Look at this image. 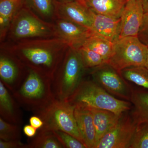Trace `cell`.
<instances>
[{
	"label": "cell",
	"mask_w": 148,
	"mask_h": 148,
	"mask_svg": "<svg viewBox=\"0 0 148 148\" xmlns=\"http://www.w3.org/2000/svg\"><path fill=\"white\" fill-rule=\"evenodd\" d=\"M1 50L14 56L27 69L51 80L70 47L58 38L24 40L2 45Z\"/></svg>",
	"instance_id": "obj_1"
},
{
	"label": "cell",
	"mask_w": 148,
	"mask_h": 148,
	"mask_svg": "<svg viewBox=\"0 0 148 148\" xmlns=\"http://www.w3.org/2000/svg\"><path fill=\"white\" fill-rule=\"evenodd\" d=\"M12 94L20 107L34 113L56 99L51 79L30 69L21 85Z\"/></svg>",
	"instance_id": "obj_2"
},
{
	"label": "cell",
	"mask_w": 148,
	"mask_h": 148,
	"mask_svg": "<svg viewBox=\"0 0 148 148\" xmlns=\"http://www.w3.org/2000/svg\"><path fill=\"white\" fill-rule=\"evenodd\" d=\"M66 102L74 107L95 108L112 111L121 115L131 109V103L107 92L94 80L82 81Z\"/></svg>",
	"instance_id": "obj_3"
},
{
	"label": "cell",
	"mask_w": 148,
	"mask_h": 148,
	"mask_svg": "<svg viewBox=\"0 0 148 148\" xmlns=\"http://www.w3.org/2000/svg\"><path fill=\"white\" fill-rule=\"evenodd\" d=\"M85 69L78 50L69 47L51 80L56 99L65 101L73 94L82 81Z\"/></svg>",
	"instance_id": "obj_4"
},
{
	"label": "cell",
	"mask_w": 148,
	"mask_h": 148,
	"mask_svg": "<svg viewBox=\"0 0 148 148\" xmlns=\"http://www.w3.org/2000/svg\"><path fill=\"white\" fill-rule=\"evenodd\" d=\"M56 37L53 23L44 21L23 6L11 23L6 38L12 42Z\"/></svg>",
	"instance_id": "obj_5"
},
{
	"label": "cell",
	"mask_w": 148,
	"mask_h": 148,
	"mask_svg": "<svg viewBox=\"0 0 148 148\" xmlns=\"http://www.w3.org/2000/svg\"><path fill=\"white\" fill-rule=\"evenodd\" d=\"M75 108L68 102L56 99L45 108L35 114L44 123L41 128L51 131L62 130L83 143L75 118Z\"/></svg>",
	"instance_id": "obj_6"
},
{
	"label": "cell",
	"mask_w": 148,
	"mask_h": 148,
	"mask_svg": "<svg viewBox=\"0 0 148 148\" xmlns=\"http://www.w3.org/2000/svg\"><path fill=\"white\" fill-rule=\"evenodd\" d=\"M147 53V45L139 36L119 38L114 42L113 52L107 63L120 73L129 67L145 66Z\"/></svg>",
	"instance_id": "obj_7"
},
{
	"label": "cell",
	"mask_w": 148,
	"mask_h": 148,
	"mask_svg": "<svg viewBox=\"0 0 148 148\" xmlns=\"http://www.w3.org/2000/svg\"><path fill=\"white\" fill-rule=\"evenodd\" d=\"M93 80L117 98L130 101L132 88L119 72L108 63L92 69Z\"/></svg>",
	"instance_id": "obj_8"
},
{
	"label": "cell",
	"mask_w": 148,
	"mask_h": 148,
	"mask_svg": "<svg viewBox=\"0 0 148 148\" xmlns=\"http://www.w3.org/2000/svg\"><path fill=\"white\" fill-rule=\"evenodd\" d=\"M124 113L117 124L95 144L94 148H129L137 125L131 115Z\"/></svg>",
	"instance_id": "obj_9"
},
{
	"label": "cell",
	"mask_w": 148,
	"mask_h": 148,
	"mask_svg": "<svg viewBox=\"0 0 148 148\" xmlns=\"http://www.w3.org/2000/svg\"><path fill=\"white\" fill-rule=\"evenodd\" d=\"M28 69L18 59L6 51L1 50L0 56L1 81L11 93L21 85Z\"/></svg>",
	"instance_id": "obj_10"
},
{
	"label": "cell",
	"mask_w": 148,
	"mask_h": 148,
	"mask_svg": "<svg viewBox=\"0 0 148 148\" xmlns=\"http://www.w3.org/2000/svg\"><path fill=\"white\" fill-rule=\"evenodd\" d=\"M143 0H128L121 16L119 38L138 36L144 19Z\"/></svg>",
	"instance_id": "obj_11"
},
{
	"label": "cell",
	"mask_w": 148,
	"mask_h": 148,
	"mask_svg": "<svg viewBox=\"0 0 148 148\" xmlns=\"http://www.w3.org/2000/svg\"><path fill=\"white\" fill-rule=\"evenodd\" d=\"M93 15V12L88 7L85 0L66 3L57 2V18L66 19L91 29Z\"/></svg>",
	"instance_id": "obj_12"
},
{
	"label": "cell",
	"mask_w": 148,
	"mask_h": 148,
	"mask_svg": "<svg viewBox=\"0 0 148 148\" xmlns=\"http://www.w3.org/2000/svg\"><path fill=\"white\" fill-rule=\"evenodd\" d=\"M53 24L56 37L66 41L70 47L76 49L93 34L91 29L66 19L56 18Z\"/></svg>",
	"instance_id": "obj_13"
},
{
	"label": "cell",
	"mask_w": 148,
	"mask_h": 148,
	"mask_svg": "<svg viewBox=\"0 0 148 148\" xmlns=\"http://www.w3.org/2000/svg\"><path fill=\"white\" fill-rule=\"evenodd\" d=\"M10 91L0 81V115L5 121L20 125L23 116L19 104Z\"/></svg>",
	"instance_id": "obj_14"
},
{
	"label": "cell",
	"mask_w": 148,
	"mask_h": 148,
	"mask_svg": "<svg viewBox=\"0 0 148 148\" xmlns=\"http://www.w3.org/2000/svg\"><path fill=\"white\" fill-rule=\"evenodd\" d=\"M91 31L112 42L118 40L121 33V18L98 14L93 12Z\"/></svg>",
	"instance_id": "obj_15"
},
{
	"label": "cell",
	"mask_w": 148,
	"mask_h": 148,
	"mask_svg": "<svg viewBox=\"0 0 148 148\" xmlns=\"http://www.w3.org/2000/svg\"><path fill=\"white\" fill-rule=\"evenodd\" d=\"M75 116L84 144L87 148H94L95 131L90 110L85 107L76 106Z\"/></svg>",
	"instance_id": "obj_16"
},
{
	"label": "cell",
	"mask_w": 148,
	"mask_h": 148,
	"mask_svg": "<svg viewBox=\"0 0 148 148\" xmlns=\"http://www.w3.org/2000/svg\"><path fill=\"white\" fill-rule=\"evenodd\" d=\"M88 108L92 114L95 127V144L117 124L122 115L124 114L120 115L112 111L104 109Z\"/></svg>",
	"instance_id": "obj_17"
},
{
	"label": "cell",
	"mask_w": 148,
	"mask_h": 148,
	"mask_svg": "<svg viewBox=\"0 0 148 148\" xmlns=\"http://www.w3.org/2000/svg\"><path fill=\"white\" fill-rule=\"evenodd\" d=\"M130 101L134 107L130 115L137 127L148 124V90L132 88Z\"/></svg>",
	"instance_id": "obj_18"
},
{
	"label": "cell",
	"mask_w": 148,
	"mask_h": 148,
	"mask_svg": "<svg viewBox=\"0 0 148 148\" xmlns=\"http://www.w3.org/2000/svg\"><path fill=\"white\" fill-rule=\"evenodd\" d=\"M24 5V0H0L1 41L5 38L12 21Z\"/></svg>",
	"instance_id": "obj_19"
},
{
	"label": "cell",
	"mask_w": 148,
	"mask_h": 148,
	"mask_svg": "<svg viewBox=\"0 0 148 148\" xmlns=\"http://www.w3.org/2000/svg\"><path fill=\"white\" fill-rule=\"evenodd\" d=\"M93 12L112 18H119L126 3V0H85Z\"/></svg>",
	"instance_id": "obj_20"
},
{
	"label": "cell",
	"mask_w": 148,
	"mask_h": 148,
	"mask_svg": "<svg viewBox=\"0 0 148 148\" xmlns=\"http://www.w3.org/2000/svg\"><path fill=\"white\" fill-rule=\"evenodd\" d=\"M56 0H24V5L44 21L53 23L56 17Z\"/></svg>",
	"instance_id": "obj_21"
},
{
	"label": "cell",
	"mask_w": 148,
	"mask_h": 148,
	"mask_svg": "<svg viewBox=\"0 0 148 148\" xmlns=\"http://www.w3.org/2000/svg\"><path fill=\"white\" fill-rule=\"evenodd\" d=\"M82 45L100 54L107 63L113 52L114 43L93 33Z\"/></svg>",
	"instance_id": "obj_22"
},
{
	"label": "cell",
	"mask_w": 148,
	"mask_h": 148,
	"mask_svg": "<svg viewBox=\"0 0 148 148\" xmlns=\"http://www.w3.org/2000/svg\"><path fill=\"white\" fill-rule=\"evenodd\" d=\"M25 148H64L53 131L40 128L38 134Z\"/></svg>",
	"instance_id": "obj_23"
},
{
	"label": "cell",
	"mask_w": 148,
	"mask_h": 148,
	"mask_svg": "<svg viewBox=\"0 0 148 148\" xmlns=\"http://www.w3.org/2000/svg\"><path fill=\"white\" fill-rule=\"evenodd\" d=\"M120 73L126 81L148 90V69L145 66L129 67L123 70Z\"/></svg>",
	"instance_id": "obj_24"
},
{
	"label": "cell",
	"mask_w": 148,
	"mask_h": 148,
	"mask_svg": "<svg viewBox=\"0 0 148 148\" xmlns=\"http://www.w3.org/2000/svg\"><path fill=\"white\" fill-rule=\"evenodd\" d=\"M81 56L85 69H93L106 62L100 54L82 45L77 49Z\"/></svg>",
	"instance_id": "obj_25"
},
{
	"label": "cell",
	"mask_w": 148,
	"mask_h": 148,
	"mask_svg": "<svg viewBox=\"0 0 148 148\" xmlns=\"http://www.w3.org/2000/svg\"><path fill=\"white\" fill-rule=\"evenodd\" d=\"M21 138L19 125L9 123L0 117V140H20Z\"/></svg>",
	"instance_id": "obj_26"
},
{
	"label": "cell",
	"mask_w": 148,
	"mask_h": 148,
	"mask_svg": "<svg viewBox=\"0 0 148 148\" xmlns=\"http://www.w3.org/2000/svg\"><path fill=\"white\" fill-rule=\"evenodd\" d=\"M129 148H148V124L137 127Z\"/></svg>",
	"instance_id": "obj_27"
},
{
	"label": "cell",
	"mask_w": 148,
	"mask_h": 148,
	"mask_svg": "<svg viewBox=\"0 0 148 148\" xmlns=\"http://www.w3.org/2000/svg\"><path fill=\"white\" fill-rule=\"evenodd\" d=\"M52 131L64 148H87L82 142L67 132L59 130Z\"/></svg>",
	"instance_id": "obj_28"
},
{
	"label": "cell",
	"mask_w": 148,
	"mask_h": 148,
	"mask_svg": "<svg viewBox=\"0 0 148 148\" xmlns=\"http://www.w3.org/2000/svg\"><path fill=\"white\" fill-rule=\"evenodd\" d=\"M26 145L21 143L20 140H0V148H25Z\"/></svg>",
	"instance_id": "obj_29"
},
{
	"label": "cell",
	"mask_w": 148,
	"mask_h": 148,
	"mask_svg": "<svg viewBox=\"0 0 148 148\" xmlns=\"http://www.w3.org/2000/svg\"><path fill=\"white\" fill-rule=\"evenodd\" d=\"M29 123L33 127L37 130L41 128L44 124L42 119L37 115L31 116L29 119Z\"/></svg>",
	"instance_id": "obj_30"
},
{
	"label": "cell",
	"mask_w": 148,
	"mask_h": 148,
	"mask_svg": "<svg viewBox=\"0 0 148 148\" xmlns=\"http://www.w3.org/2000/svg\"><path fill=\"white\" fill-rule=\"evenodd\" d=\"M38 130L33 127L31 125H27L23 128V132L25 135L29 138H32L36 136Z\"/></svg>",
	"instance_id": "obj_31"
},
{
	"label": "cell",
	"mask_w": 148,
	"mask_h": 148,
	"mask_svg": "<svg viewBox=\"0 0 148 148\" xmlns=\"http://www.w3.org/2000/svg\"><path fill=\"white\" fill-rule=\"evenodd\" d=\"M148 27V12H145L144 14V19L142 27L140 31L143 29H146Z\"/></svg>",
	"instance_id": "obj_32"
},
{
	"label": "cell",
	"mask_w": 148,
	"mask_h": 148,
	"mask_svg": "<svg viewBox=\"0 0 148 148\" xmlns=\"http://www.w3.org/2000/svg\"><path fill=\"white\" fill-rule=\"evenodd\" d=\"M139 35H141L145 37V38L147 39V40H148V27L146 29L141 30L140 31V33H139Z\"/></svg>",
	"instance_id": "obj_33"
},
{
	"label": "cell",
	"mask_w": 148,
	"mask_h": 148,
	"mask_svg": "<svg viewBox=\"0 0 148 148\" xmlns=\"http://www.w3.org/2000/svg\"><path fill=\"white\" fill-rule=\"evenodd\" d=\"M143 6L145 12H148V0H143Z\"/></svg>",
	"instance_id": "obj_34"
},
{
	"label": "cell",
	"mask_w": 148,
	"mask_h": 148,
	"mask_svg": "<svg viewBox=\"0 0 148 148\" xmlns=\"http://www.w3.org/2000/svg\"><path fill=\"white\" fill-rule=\"evenodd\" d=\"M56 1L59 3H66L73 1H77V0H56Z\"/></svg>",
	"instance_id": "obj_35"
},
{
	"label": "cell",
	"mask_w": 148,
	"mask_h": 148,
	"mask_svg": "<svg viewBox=\"0 0 148 148\" xmlns=\"http://www.w3.org/2000/svg\"><path fill=\"white\" fill-rule=\"evenodd\" d=\"M147 45L148 46V53H147V60H146V62L145 63V66L146 68L147 69H148V44Z\"/></svg>",
	"instance_id": "obj_36"
},
{
	"label": "cell",
	"mask_w": 148,
	"mask_h": 148,
	"mask_svg": "<svg viewBox=\"0 0 148 148\" xmlns=\"http://www.w3.org/2000/svg\"><path fill=\"white\" fill-rule=\"evenodd\" d=\"M126 1H128V0H126Z\"/></svg>",
	"instance_id": "obj_37"
}]
</instances>
